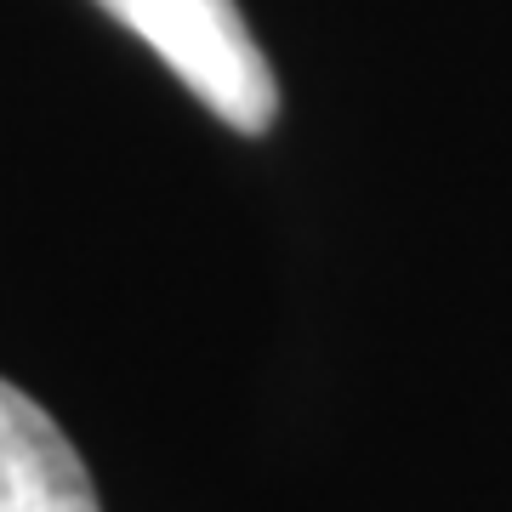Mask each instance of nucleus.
<instances>
[{"label": "nucleus", "instance_id": "obj_1", "mask_svg": "<svg viewBox=\"0 0 512 512\" xmlns=\"http://www.w3.org/2000/svg\"><path fill=\"white\" fill-rule=\"evenodd\" d=\"M97 6L137 40H148L165 69L234 131L262 137L279 120L274 69L234 0H97Z\"/></svg>", "mask_w": 512, "mask_h": 512}, {"label": "nucleus", "instance_id": "obj_2", "mask_svg": "<svg viewBox=\"0 0 512 512\" xmlns=\"http://www.w3.org/2000/svg\"><path fill=\"white\" fill-rule=\"evenodd\" d=\"M0 512H103L63 427L12 382H0Z\"/></svg>", "mask_w": 512, "mask_h": 512}]
</instances>
